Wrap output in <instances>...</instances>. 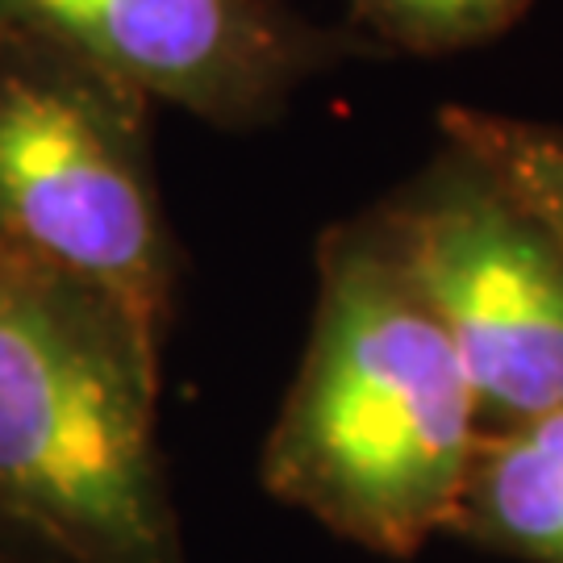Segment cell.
Wrapping results in <instances>:
<instances>
[{
  "label": "cell",
  "mask_w": 563,
  "mask_h": 563,
  "mask_svg": "<svg viewBox=\"0 0 563 563\" xmlns=\"http://www.w3.org/2000/svg\"><path fill=\"white\" fill-rule=\"evenodd\" d=\"M481 409L372 213L318 242V305L263 446V484L339 539L409 560L451 534Z\"/></svg>",
  "instance_id": "6da1fadb"
},
{
  "label": "cell",
  "mask_w": 563,
  "mask_h": 563,
  "mask_svg": "<svg viewBox=\"0 0 563 563\" xmlns=\"http://www.w3.org/2000/svg\"><path fill=\"white\" fill-rule=\"evenodd\" d=\"M159 346L109 292L0 251V543L42 563H184Z\"/></svg>",
  "instance_id": "7a4b0ae2"
},
{
  "label": "cell",
  "mask_w": 563,
  "mask_h": 563,
  "mask_svg": "<svg viewBox=\"0 0 563 563\" xmlns=\"http://www.w3.org/2000/svg\"><path fill=\"white\" fill-rule=\"evenodd\" d=\"M0 251L92 284L167 334L180 251L155 180L151 101L4 25Z\"/></svg>",
  "instance_id": "3957f363"
},
{
  "label": "cell",
  "mask_w": 563,
  "mask_h": 563,
  "mask_svg": "<svg viewBox=\"0 0 563 563\" xmlns=\"http://www.w3.org/2000/svg\"><path fill=\"white\" fill-rule=\"evenodd\" d=\"M367 213L451 342L484 434L560 409L563 246L530 205L443 139L413 180Z\"/></svg>",
  "instance_id": "277c9868"
},
{
  "label": "cell",
  "mask_w": 563,
  "mask_h": 563,
  "mask_svg": "<svg viewBox=\"0 0 563 563\" xmlns=\"http://www.w3.org/2000/svg\"><path fill=\"white\" fill-rule=\"evenodd\" d=\"M0 25L222 130L272 121L318 71L372 51L284 0H0Z\"/></svg>",
  "instance_id": "5b68a950"
},
{
  "label": "cell",
  "mask_w": 563,
  "mask_h": 563,
  "mask_svg": "<svg viewBox=\"0 0 563 563\" xmlns=\"http://www.w3.org/2000/svg\"><path fill=\"white\" fill-rule=\"evenodd\" d=\"M451 534L530 563H563V405L476 443Z\"/></svg>",
  "instance_id": "8992f818"
},
{
  "label": "cell",
  "mask_w": 563,
  "mask_h": 563,
  "mask_svg": "<svg viewBox=\"0 0 563 563\" xmlns=\"http://www.w3.org/2000/svg\"><path fill=\"white\" fill-rule=\"evenodd\" d=\"M443 139L501 176L563 246V121H530L488 109H443Z\"/></svg>",
  "instance_id": "52a82bcc"
},
{
  "label": "cell",
  "mask_w": 563,
  "mask_h": 563,
  "mask_svg": "<svg viewBox=\"0 0 563 563\" xmlns=\"http://www.w3.org/2000/svg\"><path fill=\"white\" fill-rule=\"evenodd\" d=\"M360 25L397 51L446 55L505 34L530 0H346Z\"/></svg>",
  "instance_id": "ba28073f"
}]
</instances>
